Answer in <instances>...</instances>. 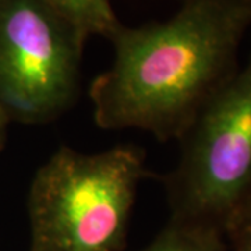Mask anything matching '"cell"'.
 <instances>
[{"instance_id": "obj_1", "label": "cell", "mask_w": 251, "mask_h": 251, "mask_svg": "<svg viewBox=\"0 0 251 251\" xmlns=\"http://www.w3.org/2000/svg\"><path fill=\"white\" fill-rule=\"evenodd\" d=\"M251 0H186L171 18L110 35L113 62L88 95L103 130L135 128L177 140L237 67Z\"/></svg>"}, {"instance_id": "obj_2", "label": "cell", "mask_w": 251, "mask_h": 251, "mask_svg": "<svg viewBox=\"0 0 251 251\" xmlns=\"http://www.w3.org/2000/svg\"><path fill=\"white\" fill-rule=\"evenodd\" d=\"M150 176L138 145L57 148L29 186V251H123L137 191Z\"/></svg>"}, {"instance_id": "obj_3", "label": "cell", "mask_w": 251, "mask_h": 251, "mask_svg": "<svg viewBox=\"0 0 251 251\" xmlns=\"http://www.w3.org/2000/svg\"><path fill=\"white\" fill-rule=\"evenodd\" d=\"M179 143V161L162 177L171 218L227 233L251 211V54Z\"/></svg>"}, {"instance_id": "obj_4", "label": "cell", "mask_w": 251, "mask_h": 251, "mask_svg": "<svg viewBox=\"0 0 251 251\" xmlns=\"http://www.w3.org/2000/svg\"><path fill=\"white\" fill-rule=\"evenodd\" d=\"M87 38L45 0H0V106L46 125L72 108Z\"/></svg>"}, {"instance_id": "obj_5", "label": "cell", "mask_w": 251, "mask_h": 251, "mask_svg": "<svg viewBox=\"0 0 251 251\" xmlns=\"http://www.w3.org/2000/svg\"><path fill=\"white\" fill-rule=\"evenodd\" d=\"M135 251H227V236L214 225L169 216L161 232Z\"/></svg>"}, {"instance_id": "obj_6", "label": "cell", "mask_w": 251, "mask_h": 251, "mask_svg": "<svg viewBox=\"0 0 251 251\" xmlns=\"http://www.w3.org/2000/svg\"><path fill=\"white\" fill-rule=\"evenodd\" d=\"M62 17L85 38L102 35L110 38L122 24L117 20L110 0H45Z\"/></svg>"}, {"instance_id": "obj_7", "label": "cell", "mask_w": 251, "mask_h": 251, "mask_svg": "<svg viewBox=\"0 0 251 251\" xmlns=\"http://www.w3.org/2000/svg\"><path fill=\"white\" fill-rule=\"evenodd\" d=\"M227 251H251V211L227 230Z\"/></svg>"}, {"instance_id": "obj_8", "label": "cell", "mask_w": 251, "mask_h": 251, "mask_svg": "<svg viewBox=\"0 0 251 251\" xmlns=\"http://www.w3.org/2000/svg\"><path fill=\"white\" fill-rule=\"evenodd\" d=\"M11 122L10 117L7 116V113L3 110V108L0 106V151L1 148L4 147V143H6V137H7V127H9V123Z\"/></svg>"}]
</instances>
